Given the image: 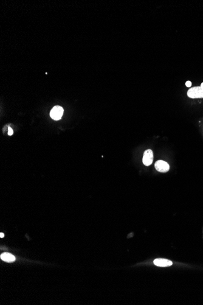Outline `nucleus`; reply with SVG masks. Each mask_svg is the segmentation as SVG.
<instances>
[{
  "label": "nucleus",
  "instance_id": "obj_8",
  "mask_svg": "<svg viewBox=\"0 0 203 305\" xmlns=\"http://www.w3.org/2000/svg\"><path fill=\"white\" fill-rule=\"evenodd\" d=\"M185 85H186L187 87H190L192 86V82L190 81H188L185 82Z\"/></svg>",
  "mask_w": 203,
  "mask_h": 305
},
{
  "label": "nucleus",
  "instance_id": "obj_7",
  "mask_svg": "<svg viewBox=\"0 0 203 305\" xmlns=\"http://www.w3.org/2000/svg\"><path fill=\"white\" fill-rule=\"evenodd\" d=\"M13 133H14L13 130H12V129L10 127H9V128H8V135L9 136H11V135H13Z\"/></svg>",
  "mask_w": 203,
  "mask_h": 305
},
{
  "label": "nucleus",
  "instance_id": "obj_9",
  "mask_svg": "<svg viewBox=\"0 0 203 305\" xmlns=\"http://www.w3.org/2000/svg\"><path fill=\"white\" fill-rule=\"evenodd\" d=\"M4 236V234L3 233H0V237L2 238H3Z\"/></svg>",
  "mask_w": 203,
  "mask_h": 305
},
{
  "label": "nucleus",
  "instance_id": "obj_4",
  "mask_svg": "<svg viewBox=\"0 0 203 305\" xmlns=\"http://www.w3.org/2000/svg\"><path fill=\"white\" fill-rule=\"evenodd\" d=\"M155 167L156 168V169L157 170V171L160 172H167L169 171L170 169V167H169V165L163 160H158L157 161L155 164Z\"/></svg>",
  "mask_w": 203,
  "mask_h": 305
},
{
  "label": "nucleus",
  "instance_id": "obj_10",
  "mask_svg": "<svg viewBox=\"0 0 203 305\" xmlns=\"http://www.w3.org/2000/svg\"><path fill=\"white\" fill-rule=\"evenodd\" d=\"M200 87H201L202 88H203V82L201 84V86H200Z\"/></svg>",
  "mask_w": 203,
  "mask_h": 305
},
{
  "label": "nucleus",
  "instance_id": "obj_3",
  "mask_svg": "<svg viewBox=\"0 0 203 305\" xmlns=\"http://www.w3.org/2000/svg\"><path fill=\"white\" fill-rule=\"evenodd\" d=\"M153 152L151 149L146 150L144 153L142 161L144 165L150 166L152 164L153 161Z\"/></svg>",
  "mask_w": 203,
  "mask_h": 305
},
{
  "label": "nucleus",
  "instance_id": "obj_5",
  "mask_svg": "<svg viewBox=\"0 0 203 305\" xmlns=\"http://www.w3.org/2000/svg\"><path fill=\"white\" fill-rule=\"evenodd\" d=\"M155 265L159 267H168L172 265V262L170 260L166 259H156L154 261Z\"/></svg>",
  "mask_w": 203,
  "mask_h": 305
},
{
  "label": "nucleus",
  "instance_id": "obj_2",
  "mask_svg": "<svg viewBox=\"0 0 203 305\" xmlns=\"http://www.w3.org/2000/svg\"><path fill=\"white\" fill-rule=\"evenodd\" d=\"M63 109L58 105H56L50 111V116L54 120H60L63 115Z\"/></svg>",
  "mask_w": 203,
  "mask_h": 305
},
{
  "label": "nucleus",
  "instance_id": "obj_6",
  "mask_svg": "<svg viewBox=\"0 0 203 305\" xmlns=\"http://www.w3.org/2000/svg\"><path fill=\"white\" fill-rule=\"evenodd\" d=\"M1 259L7 263H12L15 261V257L9 253H4L1 255Z\"/></svg>",
  "mask_w": 203,
  "mask_h": 305
},
{
  "label": "nucleus",
  "instance_id": "obj_1",
  "mask_svg": "<svg viewBox=\"0 0 203 305\" xmlns=\"http://www.w3.org/2000/svg\"><path fill=\"white\" fill-rule=\"evenodd\" d=\"M187 96L192 99L203 98V88L201 87H194L187 92Z\"/></svg>",
  "mask_w": 203,
  "mask_h": 305
}]
</instances>
